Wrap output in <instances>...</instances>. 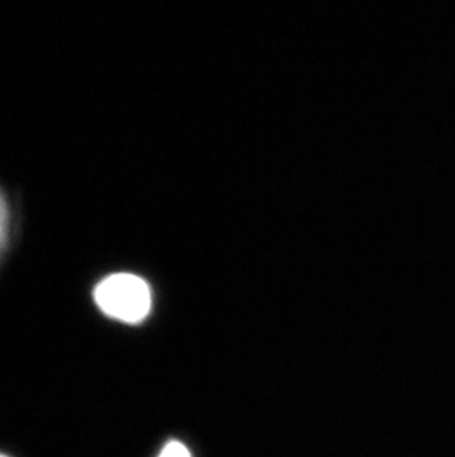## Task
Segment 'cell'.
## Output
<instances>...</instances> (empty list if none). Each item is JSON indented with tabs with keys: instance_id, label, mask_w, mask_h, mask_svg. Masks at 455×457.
<instances>
[{
	"instance_id": "obj_4",
	"label": "cell",
	"mask_w": 455,
	"mask_h": 457,
	"mask_svg": "<svg viewBox=\"0 0 455 457\" xmlns=\"http://www.w3.org/2000/svg\"><path fill=\"white\" fill-rule=\"evenodd\" d=\"M0 457H8V456H4V454L0 453Z\"/></svg>"
},
{
	"instance_id": "obj_3",
	"label": "cell",
	"mask_w": 455,
	"mask_h": 457,
	"mask_svg": "<svg viewBox=\"0 0 455 457\" xmlns=\"http://www.w3.org/2000/svg\"><path fill=\"white\" fill-rule=\"evenodd\" d=\"M159 457H193L189 453V450L185 447L179 441H170L164 445Z\"/></svg>"
},
{
	"instance_id": "obj_1",
	"label": "cell",
	"mask_w": 455,
	"mask_h": 457,
	"mask_svg": "<svg viewBox=\"0 0 455 457\" xmlns=\"http://www.w3.org/2000/svg\"><path fill=\"white\" fill-rule=\"evenodd\" d=\"M94 299L101 312L126 324L144 321L153 303L146 281L128 272L112 274L99 281L94 290Z\"/></svg>"
},
{
	"instance_id": "obj_2",
	"label": "cell",
	"mask_w": 455,
	"mask_h": 457,
	"mask_svg": "<svg viewBox=\"0 0 455 457\" xmlns=\"http://www.w3.org/2000/svg\"><path fill=\"white\" fill-rule=\"evenodd\" d=\"M9 224H11V212L4 197V191L0 190V258L6 251L9 240Z\"/></svg>"
}]
</instances>
